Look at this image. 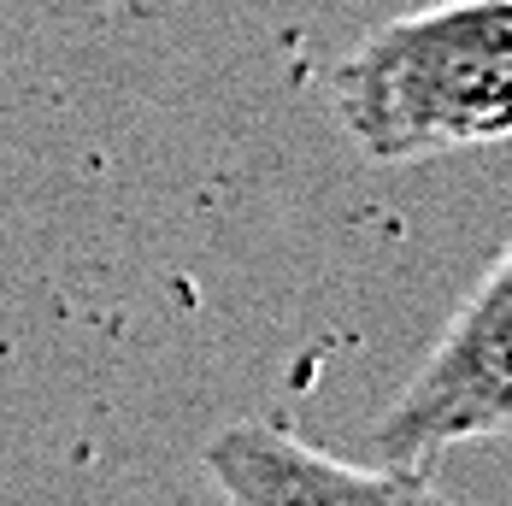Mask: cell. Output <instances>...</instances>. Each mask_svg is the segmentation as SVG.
<instances>
[{
	"label": "cell",
	"instance_id": "obj_1",
	"mask_svg": "<svg viewBox=\"0 0 512 506\" xmlns=\"http://www.w3.org/2000/svg\"><path fill=\"white\" fill-rule=\"evenodd\" d=\"M330 101L377 165L512 142V0H436L377 24L330 71Z\"/></svg>",
	"mask_w": 512,
	"mask_h": 506
},
{
	"label": "cell",
	"instance_id": "obj_2",
	"mask_svg": "<svg viewBox=\"0 0 512 506\" xmlns=\"http://www.w3.org/2000/svg\"><path fill=\"white\" fill-rule=\"evenodd\" d=\"M501 436H512V236L377 418L371 454L430 471L448 448Z\"/></svg>",
	"mask_w": 512,
	"mask_h": 506
},
{
	"label": "cell",
	"instance_id": "obj_3",
	"mask_svg": "<svg viewBox=\"0 0 512 506\" xmlns=\"http://www.w3.org/2000/svg\"><path fill=\"white\" fill-rule=\"evenodd\" d=\"M201 459L230 506H460L418 465H348L271 418L224 424Z\"/></svg>",
	"mask_w": 512,
	"mask_h": 506
}]
</instances>
